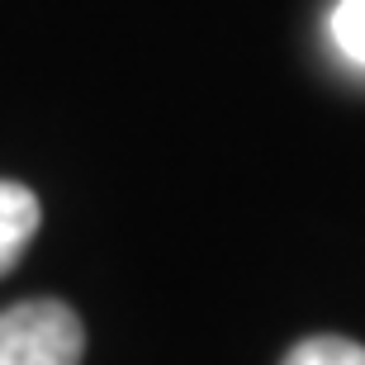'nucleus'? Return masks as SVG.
Instances as JSON below:
<instances>
[{
	"label": "nucleus",
	"instance_id": "3",
	"mask_svg": "<svg viewBox=\"0 0 365 365\" xmlns=\"http://www.w3.org/2000/svg\"><path fill=\"white\" fill-rule=\"evenodd\" d=\"M280 365H365V346H356L346 337H309L289 346V356Z\"/></svg>",
	"mask_w": 365,
	"mask_h": 365
},
{
	"label": "nucleus",
	"instance_id": "4",
	"mask_svg": "<svg viewBox=\"0 0 365 365\" xmlns=\"http://www.w3.org/2000/svg\"><path fill=\"white\" fill-rule=\"evenodd\" d=\"M332 38L356 67H365V0H337L332 10Z\"/></svg>",
	"mask_w": 365,
	"mask_h": 365
},
{
	"label": "nucleus",
	"instance_id": "2",
	"mask_svg": "<svg viewBox=\"0 0 365 365\" xmlns=\"http://www.w3.org/2000/svg\"><path fill=\"white\" fill-rule=\"evenodd\" d=\"M38 195L19 180H0V275L14 271L38 232Z\"/></svg>",
	"mask_w": 365,
	"mask_h": 365
},
{
	"label": "nucleus",
	"instance_id": "1",
	"mask_svg": "<svg viewBox=\"0 0 365 365\" xmlns=\"http://www.w3.org/2000/svg\"><path fill=\"white\" fill-rule=\"evenodd\" d=\"M86 327L62 299H29L0 313V365H81Z\"/></svg>",
	"mask_w": 365,
	"mask_h": 365
}]
</instances>
